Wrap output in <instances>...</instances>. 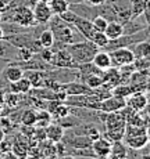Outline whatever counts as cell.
<instances>
[{"instance_id":"1","label":"cell","mask_w":150,"mask_h":159,"mask_svg":"<svg viewBox=\"0 0 150 159\" xmlns=\"http://www.w3.org/2000/svg\"><path fill=\"white\" fill-rule=\"evenodd\" d=\"M97 46H94L90 40L79 42V43H71L67 44V51L70 53V56L72 57V60L75 61V64L82 65V64H90L93 60L94 54L97 53Z\"/></svg>"},{"instance_id":"2","label":"cell","mask_w":150,"mask_h":159,"mask_svg":"<svg viewBox=\"0 0 150 159\" xmlns=\"http://www.w3.org/2000/svg\"><path fill=\"white\" fill-rule=\"evenodd\" d=\"M110 57H111L113 65H117V66L132 65L136 58L133 51L127 47H121V48H117V50H113L111 53H110Z\"/></svg>"},{"instance_id":"3","label":"cell","mask_w":150,"mask_h":159,"mask_svg":"<svg viewBox=\"0 0 150 159\" xmlns=\"http://www.w3.org/2000/svg\"><path fill=\"white\" fill-rule=\"evenodd\" d=\"M13 21L15 24L21 26H32L36 24L35 18H33V11L28 6H20L14 10Z\"/></svg>"},{"instance_id":"4","label":"cell","mask_w":150,"mask_h":159,"mask_svg":"<svg viewBox=\"0 0 150 159\" xmlns=\"http://www.w3.org/2000/svg\"><path fill=\"white\" fill-rule=\"evenodd\" d=\"M32 11H33V18H35L36 24H46L53 17V13H51L50 7H49V4L46 2H36Z\"/></svg>"},{"instance_id":"5","label":"cell","mask_w":150,"mask_h":159,"mask_svg":"<svg viewBox=\"0 0 150 159\" xmlns=\"http://www.w3.org/2000/svg\"><path fill=\"white\" fill-rule=\"evenodd\" d=\"M125 102L135 112H140L148 107V96L143 91H135V93H132L128 97V100Z\"/></svg>"},{"instance_id":"6","label":"cell","mask_w":150,"mask_h":159,"mask_svg":"<svg viewBox=\"0 0 150 159\" xmlns=\"http://www.w3.org/2000/svg\"><path fill=\"white\" fill-rule=\"evenodd\" d=\"M51 62L56 66H60V68H78V64H75V61L72 60V57L67 51V48L54 54Z\"/></svg>"},{"instance_id":"7","label":"cell","mask_w":150,"mask_h":159,"mask_svg":"<svg viewBox=\"0 0 150 159\" xmlns=\"http://www.w3.org/2000/svg\"><path fill=\"white\" fill-rule=\"evenodd\" d=\"M11 152H14L20 159L28 158V139L22 134L15 137L14 143H11Z\"/></svg>"},{"instance_id":"8","label":"cell","mask_w":150,"mask_h":159,"mask_svg":"<svg viewBox=\"0 0 150 159\" xmlns=\"http://www.w3.org/2000/svg\"><path fill=\"white\" fill-rule=\"evenodd\" d=\"M64 91L67 93L68 97H74V96H86V94H92L93 90L90 87H88L86 84L84 83H68L64 84V86H60Z\"/></svg>"},{"instance_id":"9","label":"cell","mask_w":150,"mask_h":159,"mask_svg":"<svg viewBox=\"0 0 150 159\" xmlns=\"http://www.w3.org/2000/svg\"><path fill=\"white\" fill-rule=\"evenodd\" d=\"M92 149H93L94 155L99 158L102 157H109L110 151H111V143L107 139H97L94 141H92Z\"/></svg>"},{"instance_id":"10","label":"cell","mask_w":150,"mask_h":159,"mask_svg":"<svg viewBox=\"0 0 150 159\" xmlns=\"http://www.w3.org/2000/svg\"><path fill=\"white\" fill-rule=\"evenodd\" d=\"M53 28H59V32H56V30H54L53 35H54V38L59 39L61 43H64V44H71V43H74V39H75V38H74V33H72V29H71V28H68L67 25H63V26H61V24H60V25L54 24Z\"/></svg>"},{"instance_id":"11","label":"cell","mask_w":150,"mask_h":159,"mask_svg":"<svg viewBox=\"0 0 150 159\" xmlns=\"http://www.w3.org/2000/svg\"><path fill=\"white\" fill-rule=\"evenodd\" d=\"M127 126V120H125L124 115L121 111L109 112L106 116V129H114V127H125Z\"/></svg>"},{"instance_id":"12","label":"cell","mask_w":150,"mask_h":159,"mask_svg":"<svg viewBox=\"0 0 150 159\" xmlns=\"http://www.w3.org/2000/svg\"><path fill=\"white\" fill-rule=\"evenodd\" d=\"M92 65L96 66L100 71H104V69L113 66L111 62V57H110V53H104V51H97L94 54L93 60H92Z\"/></svg>"},{"instance_id":"13","label":"cell","mask_w":150,"mask_h":159,"mask_svg":"<svg viewBox=\"0 0 150 159\" xmlns=\"http://www.w3.org/2000/svg\"><path fill=\"white\" fill-rule=\"evenodd\" d=\"M125 143L129 148L132 149H142L148 145L149 143V134L143 133V134H138V136H131V137H124Z\"/></svg>"},{"instance_id":"14","label":"cell","mask_w":150,"mask_h":159,"mask_svg":"<svg viewBox=\"0 0 150 159\" xmlns=\"http://www.w3.org/2000/svg\"><path fill=\"white\" fill-rule=\"evenodd\" d=\"M104 35L109 38V40H117L120 39L122 35H124V26L121 24H118L117 21H113V22H109L104 29Z\"/></svg>"},{"instance_id":"15","label":"cell","mask_w":150,"mask_h":159,"mask_svg":"<svg viewBox=\"0 0 150 159\" xmlns=\"http://www.w3.org/2000/svg\"><path fill=\"white\" fill-rule=\"evenodd\" d=\"M45 130H46V139L53 143L61 141V139L64 137V129L59 125H49V126L45 127Z\"/></svg>"},{"instance_id":"16","label":"cell","mask_w":150,"mask_h":159,"mask_svg":"<svg viewBox=\"0 0 150 159\" xmlns=\"http://www.w3.org/2000/svg\"><path fill=\"white\" fill-rule=\"evenodd\" d=\"M31 89H32L31 82L25 78V76H22V78L18 79L17 82H13V83H11V91H13V93H17V94H25V93H28Z\"/></svg>"},{"instance_id":"17","label":"cell","mask_w":150,"mask_h":159,"mask_svg":"<svg viewBox=\"0 0 150 159\" xmlns=\"http://www.w3.org/2000/svg\"><path fill=\"white\" fill-rule=\"evenodd\" d=\"M132 6H131V18H136L142 15L148 10L149 7V0H131Z\"/></svg>"},{"instance_id":"18","label":"cell","mask_w":150,"mask_h":159,"mask_svg":"<svg viewBox=\"0 0 150 159\" xmlns=\"http://www.w3.org/2000/svg\"><path fill=\"white\" fill-rule=\"evenodd\" d=\"M47 4L50 7L51 13L57 14V15H61L63 13L70 10V4L67 0H49Z\"/></svg>"},{"instance_id":"19","label":"cell","mask_w":150,"mask_h":159,"mask_svg":"<svg viewBox=\"0 0 150 159\" xmlns=\"http://www.w3.org/2000/svg\"><path fill=\"white\" fill-rule=\"evenodd\" d=\"M110 155L115 157L117 159H127V145L122 143V140L111 143V151H110Z\"/></svg>"},{"instance_id":"20","label":"cell","mask_w":150,"mask_h":159,"mask_svg":"<svg viewBox=\"0 0 150 159\" xmlns=\"http://www.w3.org/2000/svg\"><path fill=\"white\" fill-rule=\"evenodd\" d=\"M124 136H125V127H114V129H106L104 139H107L110 143H113V141L124 140Z\"/></svg>"},{"instance_id":"21","label":"cell","mask_w":150,"mask_h":159,"mask_svg":"<svg viewBox=\"0 0 150 159\" xmlns=\"http://www.w3.org/2000/svg\"><path fill=\"white\" fill-rule=\"evenodd\" d=\"M54 40H56V38H54L53 30L51 29L43 30V32L41 33V36H39V44H41L43 48H50L51 46L54 44Z\"/></svg>"},{"instance_id":"22","label":"cell","mask_w":150,"mask_h":159,"mask_svg":"<svg viewBox=\"0 0 150 159\" xmlns=\"http://www.w3.org/2000/svg\"><path fill=\"white\" fill-rule=\"evenodd\" d=\"M24 76V71L18 66H8V68L4 69V78L7 79L10 83L13 82H17L18 79H21Z\"/></svg>"},{"instance_id":"23","label":"cell","mask_w":150,"mask_h":159,"mask_svg":"<svg viewBox=\"0 0 150 159\" xmlns=\"http://www.w3.org/2000/svg\"><path fill=\"white\" fill-rule=\"evenodd\" d=\"M41 154L43 157H57V149H56V143L50 141V140L46 139L45 141H42V148Z\"/></svg>"},{"instance_id":"24","label":"cell","mask_w":150,"mask_h":159,"mask_svg":"<svg viewBox=\"0 0 150 159\" xmlns=\"http://www.w3.org/2000/svg\"><path fill=\"white\" fill-rule=\"evenodd\" d=\"M127 125H132V126L138 127H143V129H149V123L145 118L139 115V112H133L129 118L127 119Z\"/></svg>"},{"instance_id":"25","label":"cell","mask_w":150,"mask_h":159,"mask_svg":"<svg viewBox=\"0 0 150 159\" xmlns=\"http://www.w3.org/2000/svg\"><path fill=\"white\" fill-rule=\"evenodd\" d=\"M27 79L31 82V86L32 87H42L43 86V75L39 71H29L25 76Z\"/></svg>"},{"instance_id":"26","label":"cell","mask_w":150,"mask_h":159,"mask_svg":"<svg viewBox=\"0 0 150 159\" xmlns=\"http://www.w3.org/2000/svg\"><path fill=\"white\" fill-rule=\"evenodd\" d=\"M50 120H51V114L47 109H42V111L36 112V125H38V127L49 126Z\"/></svg>"},{"instance_id":"27","label":"cell","mask_w":150,"mask_h":159,"mask_svg":"<svg viewBox=\"0 0 150 159\" xmlns=\"http://www.w3.org/2000/svg\"><path fill=\"white\" fill-rule=\"evenodd\" d=\"M85 84H86L88 87H90L92 90H94V89H99L103 84L102 72H100V73H90V75H88L86 83H85Z\"/></svg>"},{"instance_id":"28","label":"cell","mask_w":150,"mask_h":159,"mask_svg":"<svg viewBox=\"0 0 150 159\" xmlns=\"http://www.w3.org/2000/svg\"><path fill=\"white\" fill-rule=\"evenodd\" d=\"M90 42L94 46H97V47H106V46L110 44V40H109V38L104 35V32H97V30L92 35Z\"/></svg>"},{"instance_id":"29","label":"cell","mask_w":150,"mask_h":159,"mask_svg":"<svg viewBox=\"0 0 150 159\" xmlns=\"http://www.w3.org/2000/svg\"><path fill=\"white\" fill-rule=\"evenodd\" d=\"M21 123L24 126H36V112L33 109H25L21 116Z\"/></svg>"},{"instance_id":"30","label":"cell","mask_w":150,"mask_h":159,"mask_svg":"<svg viewBox=\"0 0 150 159\" xmlns=\"http://www.w3.org/2000/svg\"><path fill=\"white\" fill-rule=\"evenodd\" d=\"M111 94L115 97H120V98H128L132 94V89H131V86H120V84H117V86L111 89Z\"/></svg>"},{"instance_id":"31","label":"cell","mask_w":150,"mask_h":159,"mask_svg":"<svg viewBox=\"0 0 150 159\" xmlns=\"http://www.w3.org/2000/svg\"><path fill=\"white\" fill-rule=\"evenodd\" d=\"M20 102H21L20 94L13 93V91H10L8 94H4V102L3 104H6L8 108H17L20 105Z\"/></svg>"},{"instance_id":"32","label":"cell","mask_w":150,"mask_h":159,"mask_svg":"<svg viewBox=\"0 0 150 159\" xmlns=\"http://www.w3.org/2000/svg\"><path fill=\"white\" fill-rule=\"evenodd\" d=\"M90 22H92V25H93L94 30H97V32H104V29H106L107 24H109V21H107L104 17H100V15H99V17H94Z\"/></svg>"},{"instance_id":"33","label":"cell","mask_w":150,"mask_h":159,"mask_svg":"<svg viewBox=\"0 0 150 159\" xmlns=\"http://www.w3.org/2000/svg\"><path fill=\"white\" fill-rule=\"evenodd\" d=\"M135 57L139 58H148L149 57V43L148 42H142L136 46V50L133 51Z\"/></svg>"},{"instance_id":"34","label":"cell","mask_w":150,"mask_h":159,"mask_svg":"<svg viewBox=\"0 0 150 159\" xmlns=\"http://www.w3.org/2000/svg\"><path fill=\"white\" fill-rule=\"evenodd\" d=\"M51 115H54L56 118H65V116L70 115V107L59 102L56 105V108H54V111L51 112Z\"/></svg>"},{"instance_id":"35","label":"cell","mask_w":150,"mask_h":159,"mask_svg":"<svg viewBox=\"0 0 150 159\" xmlns=\"http://www.w3.org/2000/svg\"><path fill=\"white\" fill-rule=\"evenodd\" d=\"M33 133H35V126H24L22 125V129H21V134L25 136L27 139H33Z\"/></svg>"},{"instance_id":"36","label":"cell","mask_w":150,"mask_h":159,"mask_svg":"<svg viewBox=\"0 0 150 159\" xmlns=\"http://www.w3.org/2000/svg\"><path fill=\"white\" fill-rule=\"evenodd\" d=\"M53 56H54V53L50 50V48H45L41 54L42 60H43L45 62H51V61H53Z\"/></svg>"},{"instance_id":"37","label":"cell","mask_w":150,"mask_h":159,"mask_svg":"<svg viewBox=\"0 0 150 159\" xmlns=\"http://www.w3.org/2000/svg\"><path fill=\"white\" fill-rule=\"evenodd\" d=\"M0 129L3 131H8L11 129V120L8 118H0Z\"/></svg>"},{"instance_id":"38","label":"cell","mask_w":150,"mask_h":159,"mask_svg":"<svg viewBox=\"0 0 150 159\" xmlns=\"http://www.w3.org/2000/svg\"><path fill=\"white\" fill-rule=\"evenodd\" d=\"M88 137H89V140L90 141H94V140H97V139H100V131L96 129V127H90L89 131H88Z\"/></svg>"},{"instance_id":"39","label":"cell","mask_w":150,"mask_h":159,"mask_svg":"<svg viewBox=\"0 0 150 159\" xmlns=\"http://www.w3.org/2000/svg\"><path fill=\"white\" fill-rule=\"evenodd\" d=\"M20 54H21V58H22L24 61H29L31 58H32V51L28 50L27 47H22L20 50Z\"/></svg>"},{"instance_id":"40","label":"cell","mask_w":150,"mask_h":159,"mask_svg":"<svg viewBox=\"0 0 150 159\" xmlns=\"http://www.w3.org/2000/svg\"><path fill=\"white\" fill-rule=\"evenodd\" d=\"M0 151L3 152H8L11 151V141H8V140H3V141H0Z\"/></svg>"},{"instance_id":"41","label":"cell","mask_w":150,"mask_h":159,"mask_svg":"<svg viewBox=\"0 0 150 159\" xmlns=\"http://www.w3.org/2000/svg\"><path fill=\"white\" fill-rule=\"evenodd\" d=\"M13 3V0H0V13L3 11H7L8 6Z\"/></svg>"},{"instance_id":"42","label":"cell","mask_w":150,"mask_h":159,"mask_svg":"<svg viewBox=\"0 0 150 159\" xmlns=\"http://www.w3.org/2000/svg\"><path fill=\"white\" fill-rule=\"evenodd\" d=\"M2 158H3V159H20V158L17 157V155L14 154V152H11V151H8V152H3Z\"/></svg>"},{"instance_id":"43","label":"cell","mask_w":150,"mask_h":159,"mask_svg":"<svg viewBox=\"0 0 150 159\" xmlns=\"http://www.w3.org/2000/svg\"><path fill=\"white\" fill-rule=\"evenodd\" d=\"M88 2L93 6H100V4H104L106 0H88Z\"/></svg>"},{"instance_id":"44","label":"cell","mask_w":150,"mask_h":159,"mask_svg":"<svg viewBox=\"0 0 150 159\" xmlns=\"http://www.w3.org/2000/svg\"><path fill=\"white\" fill-rule=\"evenodd\" d=\"M4 102V93L3 91H0V105Z\"/></svg>"},{"instance_id":"45","label":"cell","mask_w":150,"mask_h":159,"mask_svg":"<svg viewBox=\"0 0 150 159\" xmlns=\"http://www.w3.org/2000/svg\"><path fill=\"white\" fill-rule=\"evenodd\" d=\"M4 137H6V133L0 129V141H3V140H4Z\"/></svg>"},{"instance_id":"46","label":"cell","mask_w":150,"mask_h":159,"mask_svg":"<svg viewBox=\"0 0 150 159\" xmlns=\"http://www.w3.org/2000/svg\"><path fill=\"white\" fill-rule=\"evenodd\" d=\"M45 157L42 154H39V155H36V157H32V158H29V159H43Z\"/></svg>"},{"instance_id":"47","label":"cell","mask_w":150,"mask_h":159,"mask_svg":"<svg viewBox=\"0 0 150 159\" xmlns=\"http://www.w3.org/2000/svg\"><path fill=\"white\" fill-rule=\"evenodd\" d=\"M3 39H4V32H3V29L0 28V42H2Z\"/></svg>"},{"instance_id":"48","label":"cell","mask_w":150,"mask_h":159,"mask_svg":"<svg viewBox=\"0 0 150 159\" xmlns=\"http://www.w3.org/2000/svg\"><path fill=\"white\" fill-rule=\"evenodd\" d=\"M43 159H57V157H45Z\"/></svg>"},{"instance_id":"49","label":"cell","mask_w":150,"mask_h":159,"mask_svg":"<svg viewBox=\"0 0 150 159\" xmlns=\"http://www.w3.org/2000/svg\"><path fill=\"white\" fill-rule=\"evenodd\" d=\"M142 159H150V157H149L148 154H146V155H143V157H142Z\"/></svg>"},{"instance_id":"50","label":"cell","mask_w":150,"mask_h":159,"mask_svg":"<svg viewBox=\"0 0 150 159\" xmlns=\"http://www.w3.org/2000/svg\"><path fill=\"white\" fill-rule=\"evenodd\" d=\"M99 159H111V158H110V155H109V157H102V158H99Z\"/></svg>"},{"instance_id":"51","label":"cell","mask_w":150,"mask_h":159,"mask_svg":"<svg viewBox=\"0 0 150 159\" xmlns=\"http://www.w3.org/2000/svg\"><path fill=\"white\" fill-rule=\"evenodd\" d=\"M63 159H74V158H72V157H64Z\"/></svg>"},{"instance_id":"52","label":"cell","mask_w":150,"mask_h":159,"mask_svg":"<svg viewBox=\"0 0 150 159\" xmlns=\"http://www.w3.org/2000/svg\"><path fill=\"white\" fill-rule=\"evenodd\" d=\"M36 2H46V3H47L49 0H36Z\"/></svg>"},{"instance_id":"53","label":"cell","mask_w":150,"mask_h":159,"mask_svg":"<svg viewBox=\"0 0 150 159\" xmlns=\"http://www.w3.org/2000/svg\"><path fill=\"white\" fill-rule=\"evenodd\" d=\"M0 21H2V13H0Z\"/></svg>"},{"instance_id":"54","label":"cell","mask_w":150,"mask_h":159,"mask_svg":"<svg viewBox=\"0 0 150 159\" xmlns=\"http://www.w3.org/2000/svg\"><path fill=\"white\" fill-rule=\"evenodd\" d=\"M0 159H3V158H2V155H0Z\"/></svg>"},{"instance_id":"55","label":"cell","mask_w":150,"mask_h":159,"mask_svg":"<svg viewBox=\"0 0 150 159\" xmlns=\"http://www.w3.org/2000/svg\"><path fill=\"white\" fill-rule=\"evenodd\" d=\"M0 109H2V105H0Z\"/></svg>"}]
</instances>
